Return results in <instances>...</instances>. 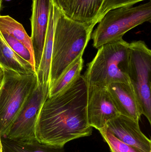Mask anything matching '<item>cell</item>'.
<instances>
[{
  "label": "cell",
  "instance_id": "obj_1",
  "mask_svg": "<svg viewBox=\"0 0 151 152\" xmlns=\"http://www.w3.org/2000/svg\"><path fill=\"white\" fill-rule=\"evenodd\" d=\"M87 86L83 75L43 104L35 128L39 142L64 148L68 142L92 134L87 114Z\"/></svg>",
  "mask_w": 151,
  "mask_h": 152
},
{
  "label": "cell",
  "instance_id": "obj_2",
  "mask_svg": "<svg viewBox=\"0 0 151 152\" xmlns=\"http://www.w3.org/2000/svg\"><path fill=\"white\" fill-rule=\"evenodd\" d=\"M95 26L73 20L59 7L55 21L50 73V87L82 56Z\"/></svg>",
  "mask_w": 151,
  "mask_h": 152
},
{
  "label": "cell",
  "instance_id": "obj_3",
  "mask_svg": "<svg viewBox=\"0 0 151 152\" xmlns=\"http://www.w3.org/2000/svg\"><path fill=\"white\" fill-rule=\"evenodd\" d=\"M129 45V43L122 38L98 49L83 75L87 85L106 87L115 82L130 83Z\"/></svg>",
  "mask_w": 151,
  "mask_h": 152
},
{
  "label": "cell",
  "instance_id": "obj_4",
  "mask_svg": "<svg viewBox=\"0 0 151 152\" xmlns=\"http://www.w3.org/2000/svg\"><path fill=\"white\" fill-rule=\"evenodd\" d=\"M151 19V0L137 6L110 10L91 34L93 46L98 49L104 45L122 39L127 32L144 22H150Z\"/></svg>",
  "mask_w": 151,
  "mask_h": 152
},
{
  "label": "cell",
  "instance_id": "obj_5",
  "mask_svg": "<svg viewBox=\"0 0 151 152\" xmlns=\"http://www.w3.org/2000/svg\"><path fill=\"white\" fill-rule=\"evenodd\" d=\"M38 85L36 73L4 71L0 82V138L4 137Z\"/></svg>",
  "mask_w": 151,
  "mask_h": 152
},
{
  "label": "cell",
  "instance_id": "obj_6",
  "mask_svg": "<svg viewBox=\"0 0 151 152\" xmlns=\"http://www.w3.org/2000/svg\"><path fill=\"white\" fill-rule=\"evenodd\" d=\"M128 75L142 115L151 124V51L144 42L129 45Z\"/></svg>",
  "mask_w": 151,
  "mask_h": 152
},
{
  "label": "cell",
  "instance_id": "obj_7",
  "mask_svg": "<svg viewBox=\"0 0 151 152\" xmlns=\"http://www.w3.org/2000/svg\"><path fill=\"white\" fill-rule=\"evenodd\" d=\"M49 84L38 83L4 137L22 142L36 140V121L43 104L49 96Z\"/></svg>",
  "mask_w": 151,
  "mask_h": 152
},
{
  "label": "cell",
  "instance_id": "obj_8",
  "mask_svg": "<svg viewBox=\"0 0 151 152\" xmlns=\"http://www.w3.org/2000/svg\"><path fill=\"white\" fill-rule=\"evenodd\" d=\"M87 114L89 125L98 131L120 115L106 87L87 85Z\"/></svg>",
  "mask_w": 151,
  "mask_h": 152
},
{
  "label": "cell",
  "instance_id": "obj_9",
  "mask_svg": "<svg viewBox=\"0 0 151 152\" xmlns=\"http://www.w3.org/2000/svg\"><path fill=\"white\" fill-rule=\"evenodd\" d=\"M52 0H33L31 42L35 73L40 62L48 25Z\"/></svg>",
  "mask_w": 151,
  "mask_h": 152
},
{
  "label": "cell",
  "instance_id": "obj_10",
  "mask_svg": "<svg viewBox=\"0 0 151 152\" xmlns=\"http://www.w3.org/2000/svg\"><path fill=\"white\" fill-rule=\"evenodd\" d=\"M105 128L125 143L151 152V141L141 131L139 122L120 115L108 121Z\"/></svg>",
  "mask_w": 151,
  "mask_h": 152
},
{
  "label": "cell",
  "instance_id": "obj_11",
  "mask_svg": "<svg viewBox=\"0 0 151 152\" xmlns=\"http://www.w3.org/2000/svg\"><path fill=\"white\" fill-rule=\"evenodd\" d=\"M106 88L119 114L139 122L142 113L130 83H112Z\"/></svg>",
  "mask_w": 151,
  "mask_h": 152
},
{
  "label": "cell",
  "instance_id": "obj_12",
  "mask_svg": "<svg viewBox=\"0 0 151 152\" xmlns=\"http://www.w3.org/2000/svg\"><path fill=\"white\" fill-rule=\"evenodd\" d=\"M58 9V5L55 0H52L48 25L41 58L39 67L35 73L39 84L50 85V73L53 50L54 28Z\"/></svg>",
  "mask_w": 151,
  "mask_h": 152
},
{
  "label": "cell",
  "instance_id": "obj_13",
  "mask_svg": "<svg viewBox=\"0 0 151 152\" xmlns=\"http://www.w3.org/2000/svg\"><path fill=\"white\" fill-rule=\"evenodd\" d=\"M0 67L3 71L20 75L35 73L34 68L15 53L7 44L0 32Z\"/></svg>",
  "mask_w": 151,
  "mask_h": 152
},
{
  "label": "cell",
  "instance_id": "obj_14",
  "mask_svg": "<svg viewBox=\"0 0 151 152\" xmlns=\"http://www.w3.org/2000/svg\"><path fill=\"white\" fill-rule=\"evenodd\" d=\"M105 0H73L68 14L70 18L95 26Z\"/></svg>",
  "mask_w": 151,
  "mask_h": 152
},
{
  "label": "cell",
  "instance_id": "obj_15",
  "mask_svg": "<svg viewBox=\"0 0 151 152\" xmlns=\"http://www.w3.org/2000/svg\"><path fill=\"white\" fill-rule=\"evenodd\" d=\"M2 152H65L64 148L39 142L37 140L22 142L1 137Z\"/></svg>",
  "mask_w": 151,
  "mask_h": 152
},
{
  "label": "cell",
  "instance_id": "obj_16",
  "mask_svg": "<svg viewBox=\"0 0 151 152\" xmlns=\"http://www.w3.org/2000/svg\"><path fill=\"white\" fill-rule=\"evenodd\" d=\"M84 61L79 57L50 87L49 96L55 95L68 87L81 75Z\"/></svg>",
  "mask_w": 151,
  "mask_h": 152
},
{
  "label": "cell",
  "instance_id": "obj_17",
  "mask_svg": "<svg viewBox=\"0 0 151 152\" xmlns=\"http://www.w3.org/2000/svg\"><path fill=\"white\" fill-rule=\"evenodd\" d=\"M0 30L8 33L23 43L33 55L31 37L28 36L22 24L8 15L1 16Z\"/></svg>",
  "mask_w": 151,
  "mask_h": 152
},
{
  "label": "cell",
  "instance_id": "obj_18",
  "mask_svg": "<svg viewBox=\"0 0 151 152\" xmlns=\"http://www.w3.org/2000/svg\"><path fill=\"white\" fill-rule=\"evenodd\" d=\"M99 131L111 152H145L121 142L105 128Z\"/></svg>",
  "mask_w": 151,
  "mask_h": 152
},
{
  "label": "cell",
  "instance_id": "obj_19",
  "mask_svg": "<svg viewBox=\"0 0 151 152\" xmlns=\"http://www.w3.org/2000/svg\"><path fill=\"white\" fill-rule=\"evenodd\" d=\"M0 32L4 39L12 50L23 59L30 63L35 69L33 55L29 51L27 48L23 43L12 37L8 33L1 30Z\"/></svg>",
  "mask_w": 151,
  "mask_h": 152
},
{
  "label": "cell",
  "instance_id": "obj_20",
  "mask_svg": "<svg viewBox=\"0 0 151 152\" xmlns=\"http://www.w3.org/2000/svg\"><path fill=\"white\" fill-rule=\"evenodd\" d=\"M145 0H105L96 20L97 24L105 13L110 10L125 6H133L137 3Z\"/></svg>",
  "mask_w": 151,
  "mask_h": 152
},
{
  "label": "cell",
  "instance_id": "obj_21",
  "mask_svg": "<svg viewBox=\"0 0 151 152\" xmlns=\"http://www.w3.org/2000/svg\"><path fill=\"white\" fill-rule=\"evenodd\" d=\"M60 10L67 15L72 3L73 0H55Z\"/></svg>",
  "mask_w": 151,
  "mask_h": 152
},
{
  "label": "cell",
  "instance_id": "obj_22",
  "mask_svg": "<svg viewBox=\"0 0 151 152\" xmlns=\"http://www.w3.org/2000/svg\"><path fill=\"white\" fill-rule=\"evenodd\" d=\"M4 75V71L1 67H0V82L2 79Z\"/></svg>",
  "mask_w": 151,
  "mask_h": 152
},
{
  "label": "cell",
  "instance_id": "obj_23",
  "mask_svg": "<svg viewBox=\"0 0 151 152\" xmlns=\"http://www.w3.org/2000/svg\"><path fill=\"white\" fill-rule=\"evenodd\" d=\"M2 148V144L1 142V138H0V150H1V148Z\"/></svg>",
  "mask_w": 151,
  "mask_h": 152
},
{
  "label": "cell",
  "instance_id": "obj_24",
  "mask_svg": "<svg viewBox=\"0 0 151 152\" xmlns=\"http://www.w3.org/2000/svg\"><path fill=\"white\" fill-rule=\"evenodd\" d=\"M2 0H0V10H1V5Z\"/></svg>",
  "mask_w": 151,
  "mask_h": 152
},
{
  "label": "cell",
  "instance_id": "obj_25",
  "mask_svg": "<svg viewBox=\"0 0 151 152\" xmlns=\"http://www.w3.org/2000/svg\"><path fill=\"white\" fill-rule=\"evenodd\" d=\"M0 152H2V147L1 148V150H0Z\"/></svg>",
  "mask_w": 151,
  "mask_h": 152
}]
</instances>
